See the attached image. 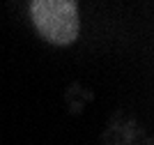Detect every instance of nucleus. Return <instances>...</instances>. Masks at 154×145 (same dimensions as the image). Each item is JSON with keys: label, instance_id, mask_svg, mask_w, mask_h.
Instances as JSON below:
<instances>
[{"label": "nucleus", "instance_id": "f257e3e1", "mask_svg": "<svg viewBox=\"0 0 154 145\" xmlns=\"http://www.w3.org/2000/svg\"><path fill=\"white\" fill-rule=\"evenodd\" d=\"M30 14L32 21L53 44H71L78 37V9L74 0H35L30 2Z\"/></svg>", "mask_w": 154, "mask_h": 145}]
</instances>
